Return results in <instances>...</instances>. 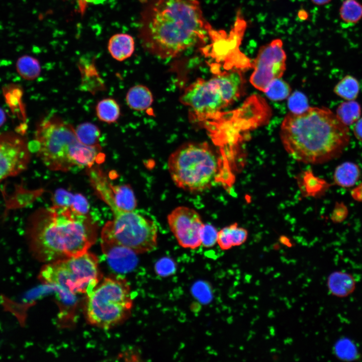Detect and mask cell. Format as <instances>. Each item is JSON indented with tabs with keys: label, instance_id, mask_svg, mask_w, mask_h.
<instances>
[{
	"label": "cell",
	"instance_id": "obj_1",
	"mask_svg": "<svg viewBox=\"0 0 362 362\" xmlns=\"http://www.w3.org/2000/svg\"><path fill=\"white\" fill-rule=\"evenodd\" d=\"M141 15L142 45L160 58L173 57L204 41L210 28L197 0H151Z\"/></svg>",
	"mask_w": 362,
	"mask_h": 362
},
{
	"label": "cell",
	"instance_id": "obj_2",
	"mask_svg": "<svg viewBox=\"0 0 362 362\" xmlns=\"http://www.w3.org/2000/svg\"><path fill=\"white\" fill-rule=\"evenodd\" d=\"M25 236L32 255L48 263L88 251L97 239L98 227L88 214L53 206L30 216Z\"/></svg>",
	"mask_w": 362,
	"mask_h": 362
},
{
	"label": "cell",
	"instance_id": "obj_3",
	"mask_svg": "<svg viewBox=\"0 0 362 362\" xmlns=\"http://www.w3.org/2000/svg\"><path fill=\"white\" fill-rule=\"evenodd\" d=\"M282 144L294 159L321 164L339 157L349 144L347 126L326 108L309 107L300 114L290 112L280 132Z\"/></svg>",
	"mask_w": 362,
	"mask_h": 362
},
{
	"label": "cell",
	"instance_id": "obj_4",
	"mask_svg": "<svg viewBox=\"0 0 362 362\" xmlns=\"http://www.w3.org/2000/svg\"><path fill=\"white\" fill-rule=\"evenodd\" d=\"M34 142L37 156L53 171L66 172L75 166L89 168L101 163L104 156L100 145L81 143L74 127L55 114L38 123Z\"/></svg>",
	"mask_w": 362,
	"mask_h": 362
},
{
	"label": "cell",
	"instance_id": "obj_5",
	"mask_svg": "<svg viewBox=\"0 0 362 362\" xmlns=\"http://www.w3.org/2000/svg\"><path fill=\"white\" fill-rule=\"evenodd\" d=\"M220 162L207 143L188 142L170 154L167 167L170 176L177 187L197 193L212 186L219 171Z\"/></svg>",
	"mask_w": 362,
	"mask_h": 362
},
{
	"label": "cell",
	"instance_id": "obj_6",
	"mask_svg": "<svg viewBox=\"0 0 362 362\" xmlns=\"http://www.w3.org/2000/svg\"><path fill=\"white\" fill-rule=\"evenodd\" d=\"M133 306L128 283L119 276L106 277L87 294L85 315L91 325L109 329L124 321Z\"/></svg>",
	"mask_w": 362,
	"mask_h": 362
},
{
	"label": "cell",
	"instance_id": "obj_7",
	"mask_svg": "<svg viewBox=\"0 0 362 362\" xmlns=\"http://www.w3.org/2000/svg\"><path fill=\"white\" fill-rule=\"evenodd\" d=\"M243 84L238 70L221 72L208 79H197L185 88L179 101L199 117H211L236 101Z\"/></svg>",
	"mask_w": 362,
	"mask_h": 362
},
{
	"label": "cell",
	"instance_id": "obj_8",
	"mask_svg": "<svg viewBox=\"0 0 362 362\" xmlns=\"http://www.w3.org/2000/svg\"><path fill=\"white\" fill-rule=\"evenodd\" d=\"M101 278L98 258L88 251L46 263L38 276L43 284L61 288L72 294H87Z\"/></svg>",
	"mask_w": 362,
	"mask_h": 362
},
{
	"label": "cell",
	"instance_id": "obj_9",
	"mask_svg": "<svg viewBox=\"0 0 362 362\" xmlns=\"http://www.w3.org/2000/svg\"><path fill=\"white\" fill-rule=\"evenodd\" d=\"M113 219L108 221L101 237L113 240L136 253L152 251L157 245L158 228L151 219L133 211L111 209Z\"/></svg>",
	"mask_w": 362,
	"mask_h": 362
},
{
	"label": "cell",
	"instance_id": "obj_10",
	"mask_svg": "<svg viewBox=\"0 0 362 362\" xmlns=\"http://www.w3.org/2000/svg\"><path fill=\"white\" fill-rule=\"evenodd\" d=\"M287 56L283 43L280 39L262 46L252 63L253 71L250 77L251 84L264 93L270 83L281 78L286 66Z\"/></svg>",
	"mask_w": 362,
	"mask_h": 362
},
{
	"label": "cell",
	"instance_id": "obj_11",
	"mask_svg": "<svg viewBox=\"0 0 362 362\" xmlns=\"http://www.w3.org/2000/svg\"><path fill=\"white\" fill-rule=\"evenodd\" d=\"M30 157L29 143L24 136L13 132L0 133V183L25 171Z\"/></svg>",
	"mask_w": 362,
	"mask_h": 362
},
{
	"label": "cell",
	"instance_id": "obj_12",
	"mask_svg": "<svg viewBox=\"0 0 362 362\" xmlns=\"http://www.w3.org/2000/svg\"><path fill=\"white\" fill-rule=\"evenodd\" d=\"M167 221L180 246L195 249L201 245L200 234L204 224L196 210L186 206H178L168 214Z\"/></svg>",
	"mask_w": 362,
	"mask_h": 362
},
{
	"label": "cell",
	"instance_id": "obj_13",
	"mask_svg": "<svg viewBox=\"0 0 362 362\" xmlns=\"http://www.w3.org/2000/svg\"><path fill=\"white\" fill-rule=\"evenodd\" d=\"M101 247L112 267L119 270H128L137 263L136 253L108 238L101 237Z\"/></svg>",
	"mask_w": 362,
	"mask_h": 362
},
{
	"label": "cell",
	"instance_id": "obj_14",
	"mask_svg": "<svg viewBox=\"0 0 362 362\" xmlns=\"http://www.w3.org/2000/svg\"><path fill=\"white\" fill-rule=\"evenodd\" d=\"M107 49L115 60L123 61L130 57L134 53L135 41L128 34L116 33L109 39Z\"/></svg>",
	"mask_w": 362,
	"mask_h": 362
},
{
	"label": "cell",
	"instance_id": "obj_15",
	"mask_svg": "<svg viewBox=\"0 0 362 362\" xmlns=\"http://www.w3.org/2000/svg\"><path fill=\"white\" fill-rule=\"evenodd\" d=\"M53 206L69 208L77 212L88 215L89 205L87 199L82 194H73L64 189L55 191L52 196Z\"/></svg>",
	"mask_w": 362,
	"mask_h": 362
},
{
	"label": "cell",
	"instance_id": "obj_16",
	"mask_svg": "<svg viewBox=\"0 0 362 362\" xmlns=\"http://www.w3.org/2000/svg\"><path fill=\"white\" fill-rule=\"evenodd\" d=\"M248 237V231L234 223L218 232L217 243L222 250H228L233 246L243 244Z\"/></svg>",
	"mask_w": 362,
	"mask_h": 362
},
{
	"label": "cell",
	"instance_id": "obj_17",
	"mask_svg": "<svg viewBox=\"0 0 362 362\" xmlns=\"http://www.w3.org/2000/svg\"><path fill=\"white\" fill-rule=\"evenodd\" d=\"M328 289L332 295L340 298L348 296L355 288V281L352 275L336 271L332 273L327 280Z\"/></svg>",
	"mask_w": 362,
	"mask_h": 362
},
{
	"label": "cell",
	"instance_id": "obj_18",
	"mask_svg": "<svg viewBox=\"0 0 362 362\" xmlns=\"http://www.w3.org/2000/svg\"><path fill=\"white\" fill-rule=\"evenodd\" d=\"M126 101L130 108L136 111H143L152 105L153 97L147 86L137 84L128 90L126 95Z\"/></svg>",
	"mask_w": 362,
	"mask_h": 362
},
{
	"label": "cell",
	"instance_id": "obj_19",
	"mask_svg": "<svg viewBox=\"0 0 362 362\" xmlns=\"http://www.w3.org/2000/svg\"><path fill=\"white\" fill-rule=\"evenodd\" d=\"M360 176V170L355 163L346 161L338 165L334 172L333 181L342 188L353 186Z\"/></svg>",
	"mask_w": 362,
	"mask_h": 362
},
{
	"label": "cell",
	"instance_id": "obj_20",
	"mask_svg": "<svg viewBox=\"0 0 362 362\" xmlns=\"http://www.w3.org/2000/svg\"><path fill=\"white\" fill-rule=\"evenodd\" d=\"M113 199L117 208L124 211H133L137 207V200L129 185L111 184Z\"/></svg>",
	"mask_w": 362,
	"mask_h": 362
},
{
	"label": "cell",
	"instance_id": "obj_21",
	"mask_svg": "<svg viewBox=\"0 0 362 362\" xmlns=\"http://www.w3.org/2000/svg\"><path fill=\"white\" fill-rule=\"evenodd\" d=\"M96 113L100 121L112 124L116 122L119 119L121 115L120 107L114 99L105 98L97 103Z\"/></svg>",
	"mask_w": 362,
	"mask_h": 362
},
{
	"label": "cell",
	"instance_id": "obj_22",
	"mask_svg": "<svg viewBox=\"0 0 362 362\" xmlns=\"http://www.w3.org/2000/svg\"><path fill=\"white\" fill-rule=\"evenodd\" d=\"M18 74L24 79L33 80L41 73V67L38 59L30 55H23L19 57L16 64Z\"/></svg>",
	"mask_w": 362,
	"mask_h": 362
},
{
	"label": "cell",
	"instance_id": "obj_23",
	"mask_svg": "<svg viewBox=\"0 0 362 362\" xmlns=\"http://www.w3.org/2000/svg\"><path fill=\"white\" fill-rule=\"evenodd\" d=\"M339 15L346 25L358 23L362 20V3L357 0H344L339 8Z\"/></svg>",
	"mask_w": 362,
	"mask_h": 362
},
{
	"label": "cell",
	"instance_id": "obj_24",
	"mask_svg": "<svg viewBox=\"0 0 362 362\" xmlns=\"http://www.w3.org/2000/svg\"><path fill=\"white\" fill-rule=\"evenodd\" d=\"M75 133L78 140L87 146L99 145L101 137L100 128L90 122H83L77 126Z\"/></svg>",
	"mask_w": 362,
	"mask_h": 362
},
{
	"label": "cell",
	"instance_id": "obj_25",
	"mask_svg": "<svg viewBox=\"0 0 362 362\" xmlns=\"http://www.w3.org/2000/svg\"><path fill=\"white\" fill-rule=\"evenodd\" d=\"M335 114L339 120L347 126L354 123L360 118L361 108L354 100L347 101L340 104Z\"/></svg>",
	"mask_w": 362,
	"mask_h": 362
},
{
	"label": "cell",
	"instance_id": "obj_26",
	"mask_svg": "<svg viewBox=\"0 0 362 362\" xmlns=\"http://www.w3.org/2000/svg\"><path fill=\"white\" fill-rule=\"evenodd\" d=\"M359 91V85L357 80L350 75L345 76L334 87V93L347 101L354 100Z\"/></svg>",
	"mask_w": 362,
	"mask_h": 362
},
{
	"label": "cell",
	"instance_id": "obj_27",
	"mask_svg": "<svg viewBox=\"0 0 362 362\" xmlns=\"http://www.w3.org/2000/svg\"><path fill=\"white\" fill-rule=\"evenodd\" d=\"M302 177V188L310 196L321 194L329 187V184L325 180L315 176L310 171L305 172Z\"/></svg>",
	"mask_w": 362,
	"mask_h": 362
},
{
	"label": "cell",
	"instance_id": "obj_28",
	"mask_svg": "<svg viewBox=\"0 0 362 362\" xmlns=\"http://www.w3.org/2000/svg\"><path fill=\"white\" fill-rule=\"evenodd\" d=\"M291 92L289 84L281 77L273 80L264 93L270 100L279 101L289 97Z\"/></svg>",
	"mask_w": 362,
	"mask_h": 362
},
{
	"label": "cell",
	"instance_id": "obj_29",
	"mask_svg": "<svg viewBox=\"0 0 362 362\" xmlns=\"http://www.w3.org/2000/svg\"><path fill=\"white\" fill-rule=\"evenodd\" d=\"M334 351L337 356L342 360H353L358 357L355 345L347 338L339 339L334 345Z\"/></svg>",
	"mask_w": 362,
	"mask_h": 362
},
{
	"label": "cell",
	"instance_id": "obj_30",
	"mask_svg": "<svg viewBox=\"0 0 362 362\" xmlns=\"http://www.w3.org/2000/svg\"><path fill=\"white\" fill-rule=\"evenodd\" d=\"M288 106L290 112L294 114L303 113L310 107L307 98L299 91H296L289 96Z\"/></svg>",
	"mask_w": 362,
	"mask_h": 362
},
{
	"label": "cell",
	"instance_id": "obj_31",
	"mask_svg": "<svg viewBox=\"0 0 362 362\" xmlns=\"http://www.w3.org/2000/svg\"><path fill=\"white\" fill-rule=\"evenodd\" d=\"M218 232L210 224H204L200 234L201 244L205 247H211L217 243Z\"/></svg>",
	"mask_w": 362,
	"mask_h": 362
},
{
	"label": "cell",
	"instance_id": "obj_32",
	"mask_svg": "<svg viewBox=\"0 0 362 362\" xmlns=\"http://www.w3.org/2000/svg\"><path fill=\"white\" fill-rule=\"evenodd\" d=\"M348 215V209L342 202H336L330 215V219L334 223L344 221Z\"/></svg>",
	"mask_w": 362,
	"mask_h": 362
},
{
	"label": "cell",
	"instance_id": "obj_33",
	"mask_svg": "<svg viewBox=\"0 0 362 362\" xmlns=\"http://www.w3.org/2000/svg\"><path fill=\"white\" fill-rule=\"evenodd\" d=\"M155 269L158 274L166 276L173 273L175 269V265L173 260L170 258L163 257L156 263Z\"/></svg>",
	"mask_w": 362,
	"mask_h": 362
},
{
	"label": "cell",
	"instance_id": "obj_34",
	"mask_svg": "<svg viewBox=\"0 0 362 362\" xmlns=\"http://www.w3.org/2000/svg\"><path fill=\"white\" fill-rule=\"evenodd\" d=\"M353 132L355 137L362 142V117L359 118L355 123Z\"/></svg>",
	"mask_w": 362,
	"mask_h": 362
},
{
	"label": "cell",
	"instance_id": "obj_35",
	"mask_svg": "<svg viewBox=\"0 0 362 362\" xmlns=\"http://www.w3.org/2000/svg\"><path fill=\"white\" fill-rule=\"evenodd\" d=\"M350 194L355 201L362 202V183L354 188L351 191Z\"/></svg>",
	"mask_w": 362,
	"mask_h": 362
},
{
	"label": "cell",
	"instance_id": "obj_36",
	"mask_svg": "<svg viewBox=\"0 0 362 362\" xmlns=\"http://www.w3.org/2000/svg\"><path fill=\"white\" fill-rule=\"evenodd\" d=\"M311 1L317 6H324L329 3L331 0H311Z\"/></svg>",
	"mask_w": 362,
	"mask_h": 362
},
{
	"label": "cell",
	"instance_id": "obj_37",
	"mask_svg": "<svg viewBox=\"0 0 362 362\" xmlns=\"http://www.w3.org/2000/svg\"><path fill=\"white\" fill-rule=\"evenodd\" d=\"M6 121V116L3 109L0 108V127H2Z\"/></svg>",
	"mask_w": 362,
	"mask_h": 362
}]
</instances>
